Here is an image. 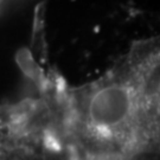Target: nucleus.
<instances>
[{
	"mask_svg": "<svg viewBox=\"0 0 160 160\" xmlns=\"http://www.w3.org/2000/svg\"><path fill=\"white\" fill-rule=\"evenodd\" d=\"M159 38L138 40L100 78L69 86L19 63L45 104L65 160H159Z\"/></svg>",
	"mask_w": 160,
	"mask_h": 160,
	"instance_id": "obj_1",
	"label": "nucleus"
},
{
	"mask_svg": "<svg viewBox=\"0 0 160 160\" xmlns=\"http://www.w3.org/2000/svg\"><path fill=\"white\" fill-rule=\"evenodd\" d=\"M22 1H24V0H0V13L12 7L13 5H16V4L22 2Z\"/></svg>",
	"mask_w": 160,
	"mask_h": 160,
	"instance_id": "obj_2",
	"label": "nucleus"
}]
</instances>
